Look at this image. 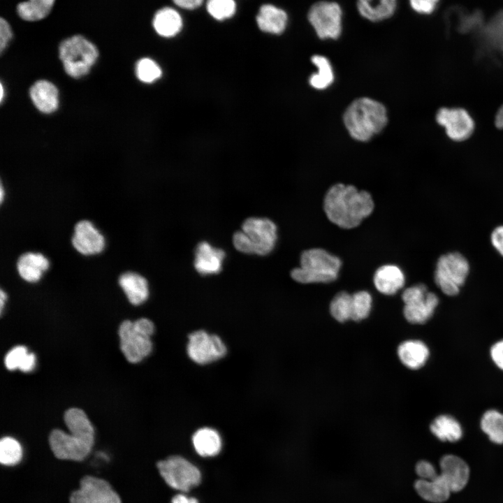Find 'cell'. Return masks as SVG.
I'll list each match as a JSON object with an SVG mask.
<instances>
[{"instance_id":"6da1fadb","label":"cell","mask_w":503,"mask_h":503,"mask_svg":"<svg viewBox=\"0 0 503 503\" xmlns=\"http://www.w3.org/2000/svg\"><path fill=\"white\" fill-rule=\"evenodd\" d=\"M371 194L353 185L338 183L326 193L323 210L328 219L343 229L358 226L374 211Z\"/></svg>"},{"instance_id":"7a4b0ae2","label":"cell","mask_w":503,"mask_h":503,"mask_svg":"<svg viewBox=\"0 0 503 503\" xmlns=\"http://www.w3.org/2000/svg\"><path fill=\"white\" fill-rule=\"evenodd\" d=\"M64 418L70 433L52 430L49 437L50 449L59 460L81 462L93 448L94 428L85 411L78 408L68 409Z\"/></svg>"},{"instance_id":"3957f363","label":"cell","mask_w":503,"mask_h":503,"mask_svg":"<svg viewBox=\"0 0 503 503\" xmlns=\"http://www.w3.org/2000/svg\"><path fill=\"white\" fill-rule=\"evenodd\" d=\"M441 472L430 480L418 479L414 483L417 493L426 501L440 503L446 501L451 492L463 489L469 477V468L461 458L445 455L440 459Z\"/></svg>"},{"instance_id":"277c9868","label":"cell","mask_w":503,"mask_h":503,"mask_svg":"<svg viewBox=\"0 0 503 503\" xmlns=\"http://www.w3.org/2000/svg\"><path fill=\"white\" fill-rule=\"evenodd\" d=\"M343 120L351 137L365 141L384 128L387 123L386 110L381 103L363 97L349 105Z\"/></svg>"},{"instance_id":"5b68a950","label":"cell","mask_w":503,"mask_h":503,"mask_svg":"<svg viewBox=\"0 0 503 503\" xmlns=\"http://www.w3.org/2000/svg\"><path fill=\"white\" fill-rule=\"evenodd\" d=\"M342 266L341 259L322 248H311L302 252L300 267L291 271L298 283H330L335 281Z\"/></svg>"},{"instance_id":"8992f818","label":"cell","mask_w":503,"mask_h":503,"mask_svg":"<svg viewBox=\"0 0 503 503\" xmlns=\"http://www.w3.org/2000/svg\"><path fill=\"white\" fill-rule=\"evenodd\" d=\"M156 467L167 487L178 493H189L203 481L200 468L180 455H170L159 460Z\"/></svg>"},{"instance_id":"52a82bcc","label":"cell","mask_w":503,"mask_h":503,"mask_svg":"<svg viewBox=\"0 0 503 503\" xmlns=\"http://www.w3.org/2000/svg\"><path fill=\"white\" fill-rule=\"evenodd\" d=\"M470 272L467 258L460 252H450L442 254L437 260L434 282L446 296H456L465 284Z\"/></svg>"},{"instance_id":"ba28073f","label":"cell","mask_w":503,"mask_h":503,"mask_svg":"<svg viewBox=\"0 0 503 503\" xmlns=\"http://www.w3.org/2000/svg\"><path fill=\"white\" fill-rule=\"evenodd\" d=\"M154 331V323L147 318L133 322L125 320L120 324L118 331L120 349L129 362L138 363L150 353Z\"/></svg>"},{"instance_id":"9c48e42d","label":"cell","mask_w":503,"mask_h":503,"mask_svg":"<svg viewBox=\"0 0 503 503\" xmlns=\"http://www.w3.org/2000/svg\"><path fill=\"white\" fill-rule=\"evenodd\" d=\"M59 56L66 73L79 78L89 73L99 57V51L83 36L74 35L60 43Z\"/></svg>"},{"instance_id":"30bf717a","label":"cell","mask_w":503,"mask_h":503,"mask_svg":"<svg viewBox=\"0 0 503 503\" xmlns=\"http://www.w3.org/2000/svg\"><path fill=\"white\" fill-rule=\"evenodd\" d=\"M403 315L411 324H424L433 316L439 303L437 295L419 283L406 288L401 296Z\"/></svg>"},{"instance_id":"8fae6325","label":"cell","mask_w":503,"mask_h":503,"mask_svg":"<svg viewBox=\"0 0 503 503\" xmlns=\"http://www.w3.org/2000/svg\"><path fill=\"white\" fill-rule=\"evenodd\" d=\"M68 503H123V500L105 478L86 474L78 481V487L68 496Z\"/></svg>"},{"instance_id":"7c38bea8","label":"cell","mask_w":503,"mask_h":503,"mask_svg":"<svg viewBox=\"0 0 503 503\" xmlns=\"http://www.w3.org/2000/svg\"><path fill=\"white\" fill-rule=\"evenodd\" d=\"M307 19L321 39H337L342 29V10L334 1H320L309 9Z\"/></svg>"},{"instance_id":"4fadbf2b","label":"cell","mask_w":503,"mask_h":503,"mask_svg":"<svg viewBox=\"0 0 503 503\" xmlns=\"http://www.w3.org/2000/svg\"><path fill=\"white\" fill-rule=\"evenodd\" d=\"M187 351L191 360L205 365L223 358L227 349L217 335L209 334L203 330L191 333L189 336Z\"/></svg>"},{"instance_id":"5bb4252c","label":"cell","mask_w":503,"mask_h":503,"mask_svg":"<svg viewBox=\"0 0 503 503\" xmlns=\"http://www.w3.org/2000/svg\"><path fill=\"white\" fill-rule=\"evenodd\" d=\"M438 124L444 128L449 138L455 142L468 140L475 130V122L462 108H439L435 117Z\"/></svg>"},{"instance_id":"9a60e30c","label":"cell","mask_w":503,"mask_h":503,"mask_svg":"<svg viewBox=\"0 0 503 503\" xmlns=\"http://www.w3.org/2000/svg\"><path fill=\"white\" fill-rule=\"evenodd\" d=\"M242 231L251 239L254 254L266 255L270 253L277 240V227L268 218L250 217L242 225Z\"/></svg>"},{"instance_id":"2e32d148","label":"cell","mask_w":503,"mask_h":503,"mask_svg":"<svg viewBox=\"0 0 503 503\" xmlns=\"http://www.w3.org/2000/svg\"><path fill=\"white\" fill-rule=\"evenodd\" d=\"M71 242L77 252L85 256L98 254L105 246L104 236L89 220H81L75 225Z\"/></svg>"},{"instance_id":"e0dca14e","label":"cell","mask_w":503,"mask_h":503,"mask_svg":"<svg viewBox=\"0 0 503 503\" xmlns=\"http://www.w3.org/2000/svg\"><path fill=\"white\" fill-rule=\"evenodd\" d=\"M405 276L396 265L385 264L378 268L373 275L376 289L386 296L395 294L405 284Z\"/></svg>"},{"instance_id":"ac0fdd59","label":"cell","mask_w":503,"mask_h":503,"mask_svg":"<svg viewBox=\"0 0 503 503\" xmlns=\"http://www.w3.org/2000/svg\"><path fill=\"white\" fill-rule=\"evenodd\" d=\"M225 252L207 242H200L196 249L194 267L201 275L217 274L222 268Z\"/></svg>"},{"instance_id":"d6986e66","label":"cell","mask_w":503,"mask_h":503,"mask_svg":"<svg viewBox=\"0 0 503 503\" xmlns=\"http://www.w3.org/2000/svg\"><path fill=\"white\" fill-rule=\"evenodd\" d=\"M50 266L48 259L39 252H26L17 259V269L24 281L34 283L39 281Z\"/></svg>"},{"instance_id":"ffe728a7","label":"cell","mask_w":503,"mask_h":503,"mask_svg":"<svg viewBox=\"0 0 503 503\" xmlns=\"http://www.w3.org/2000/svg\"><path fill=\"white\" fill-rule=\"evenodd\" d=\"M118 283L131 304L139 305L147 300L150 295L148 282L140 274L125 272L119 277Z\"/></svg>"},{"instance_id":"44dd1931","label":"cell","mask_w":503,"mask_h":503,"mask_svg":"<svg viewBox=\"0 0 503 503\" xmlns=\"http://www.w3.org/2000/svg\"><path fill=\"white\" fill-rule=\"evenodd\" d=\"M29 95L36 108L43 113H52L58 108V90L48 80L36 82L29 89Z\"/></svg>"},{"instance_id":"7402d4cb","label":"cell","mask_w":503,"mask_h":503,"mask_svg":"<svg viewBox=\"0 0 503 503\" xmlns=\"http://www.w3.org/2000/svg\"><path fill=\"white\" fill-rule=\"evenodd\" d=\"M397 353L401 363L407 368L418 370L426 363L430 350L421 340H408L399 344Z\"/></svg>"},{"instance_id":"603a6c76","label":"cell","mask_w":503,"mask_h":503,"mask_svg":"<svg viewBox=\"0 0 503 503\" xmlns=\"http://www.w3.org/2000/svg\"><path fill=\"white\" fill-rule=\"evenodd\" d=\"M196 453L203 458H212L219 454L222 449V439L214 429L205 427L197 430L191 438Z\"/></svg>"},{"instance_id":"cb8c5ba5","label":"cell","mask_w":503,"mask_h":503,"mask_svg":"<svg viewBox=\"0 0 503 503\" xmlns=\"http://www.w3.org/2000/svg\"><path fill=\"white\" fill-rule=\"evenodd\" d=\"M287 21L286 13L271 4L261 6L256 15V22L260 29L273 34H282L286 29Z\"/></svg>"},{"instance_id":"d4e9b609","label":"cell","mask_w":503,"mask_h":503,"mask_svg":"<svg viewBox=\"0 0 503 503\" xmlns=\"http://www.w3.org/2000/svg\"><path fill=\"white\" fill-rule=\"evenodd\" d=\"M359 14L371 22L386 20L395 13L397 0H357Z\"/></svg>"},{"instance_id":"484cf974","label":"cell","mask_w":503,"mask_h":503,"mask_svg":"<svg viewBox=\"0 0 503 503\" xmlns=\"http://www.w3.org/2000/svg\"><path fill=\"white\" fill-rule=\"evenodd\" d=\"M431 432L440 441L455 442L463 435L462 428L459 421L449 414L437 416L430 423Z\"/></svg>"},{"instance_id":"4316f807","label":"cell","mask_w":503,"mask_h":503,"mask_svg":"<svg viewBox=\"0 0 503 503\" xmlns=\"http://www.w3.org/2000/svg\"><path fill=\"white\" fill-rule=\"evenodd\" d=\"M152 24L156 32L163 37H173L182 27V20L175 9L170 7L161 8L155 13Z\"/></svg>"},{"instance_id":"83f0119b","label":"cell","mask_w":503,"mask_h":503,"mask_svg":"<svg viewBox=\"0 0 503 503\" xmlns=\"http://www.w3.org/2000/svg\"><path fill=\"white\" fill-rule=\"evenodd\" d=\"M55 0H27L17 6L20 18L28 22H36L46 17L50 13Z\"/></svg>"},{"instance_id":"f1b7e54d","label":"cell","mask_w":503,"mask_h":503,"mask_svg":"<svg viewBox=\"0 0 503 503\" xmlns=\"http://www.w3.org/2000/svg\"><path fill=\"white\" fill-rule=\"evenodd\" d=\"M480 426L489 439L495 444H503V413L489 409L481 418Z\"/></svg>"},{"instance_id":"f546056e","label":"cell","mask_w":503,"mask_h":503,"mask_svg":"<svg viewBox=\"0 0 503 503\" xmlns=\"http://www.w3.org/2000/svg\"><path fill=\"white\" fill-rule=\"evenodd\" d=\"M488 46L503 57V10L495 15L483 30Z\"/></svg>"},{"instance_id":"4dcf8cb0","label":"cell","mask_w":503,"mask_h":503,"mask_svg":"<svg viewBox=\"0 0 503 503\" xmlns=\"http://www.w3.org/2000/svg\"><path fill=\"white\" fill-rule=\"evenodd\" d=\"M312 63L317 67L316 73L309 78V84L315 89H323L328 87L333 81L334 75L329 60L322 55H314Z\"/></svg>"},{"instance_id":"1f68e13d","label":"cell","mask_w":503,"mask_h":503,"mask_svg":"<svg viewBox=\"0 0 503 503\" xmlns=\"http://www.w3.org/2000/svg\"><path fill=\"white\" fill-rule=\"evenodd\" d=\"M23 457L20 443L11 437H4L0 441V462L5 467L18 465Z\"/></svg>"},{"instance_id":"d6a6232c","label":"cell","mask_w":503,"mask_h":503,"mask_svg":"<svg viewBox=\"0 0 503 503\" xmlns=\"http://www.w3.org/2000/svg\"><path fill=\"white\" fill-rule=\"evenodd\" d=\"M329 311L332 317L340 323L351 320V294L347 291L337 293L330 302Z\"/></svg>"},{"instance_id":"836d02e7","label":"cell","mask_w":503,"mask_h":503,"mask_svg":"<svg viewBox=\"0 0 503 503\" xmlns=\"http://www.w3.org/2000/svg\"><path fill=\"white\" fill-rule=\"evenodd\" d=\"M372 297L367 291H358L351 294V320L360 321L366 319L372 309Z\"/></svg>"},{"instance_id":"e575fe53","label":"cell","mask_w":503,"mask_h":503,"mask_svg":"<svg viewBox=\"0 0 503 503\" xmlns=\"http://www.w3.org/2000/svg\"><path fill=\"white\" fill-rule=\"evenodd\" d=\"M136 74L138 80L145 83H152L162 75L160 66L150 58L140 59L136 66Z\"/></svg>"},{"instance_id":"d590c367","label":"cell","mask_w":503,"mask_h":503,"mask_svg":"<svg viewBox=\"0 0 503 503\" xmlns=\"http://www.w3.org/2000/svg\"><path fill=\"white\" fill-rule=\"evenodd\" d=\"M206 8L214 19L224 20L235 14L236 5L234 0H207Z\"/></svg>"},{"instance_id":"8d00e7d4","label":"cell","mask_w":503,"mask_h":503,"mask_svg":"<svg viewBox=\"0 0 503 503\" xmlns=\"http://www.w3.org/2000/svg\"><path fill=\"white\" fill-rule=\"evenodd\" d=\"M28 353L25 347H15L8 351L5 357L6 367L10 370L20 369Z\"/></svg>"},{"instance_id":"74e56055","label":"cell","mask_w":503,"mask_h":503,"mask_svg":"<svg viewBox=\"0 0 503 503\" xmlns=\"http://www.w3.org/2000/svg\"><path fill=\"white\" fill-rule=\"evenodd\" d=\"M235 248L245 254H254V247L250 238L242 231H237L233 236Z\"/></svg>"},{"instance_id":"f35d334b","label":"cell","mask_w":503,"mask_h":503,"mask_svg":"<svg viewBox=\"0 0 503 503\" xmlns=\"http://www.w3.org/2000/svg\"><path fill=\"white\" fill-rule=\"evenodd\" d=\"M411 8L416 13L430 15L433 13L439 0H409Z\"/></svg>"},{"instance_id":"ab89813d","label":"cell","mask_w":503,"mask_h":503,"mask_svg":"<svg viewBox=\"0 0 503 503\" xmlns=\"http://www.w3.org/2000/svg\"><path fill=\"white\" fill-rule=\"evenodd\" d=\"M415 470L419 478L423 480H430L437 473L433 465L427 460L418 462Z\"/></svg>"},{"instance_id":"60d3db41","label":"cell","mask_w":503,"mask_h":503,"mask_svg":"<svg viewBox=\"0 0 503 503\" xmlns=\"http://www.w3.org/2000/svg\"><path fill=\"white\" fill-rule=\"evenodd\" d=\"M13 37V32L9 23L6 20L0 19V51L2 52L8 45Z\"/></svg>"},{"instance_id":"b9f144b4","label":"cell","mask_w":503,"mask_h":503,"mask_svg":"<svg viewBox=\"0 0 503 503\" xmlns=\"http://www.w3.org/2000/svg\"><path fill=\"white\" fill-rule=\"evenodd\" d=\"M490 241L495 251L503 257V225L494 228L490 235Z\"/></svg>"},{"instance_id":"7bdbcfd3","label":"cell","mask_w":503,"mask_h":503,"mask_svg":"<svg viewBox=\"0 0 503 503\" xmlns=\"http://www.w3.org/2000/svg\"><path fill=\"white\" fill-rule=\"evenodd\" d=\"M490 355L494 364L499 369L503 370V339L492 345Z\"/></svg>"},{"instance_id":"ee69618b","label":"cell","mask_w":503,"mask_h":503,"mask_svg":"<svg viewBox=\"0 0 503 503\" xmlns=\"http://www.w3.org/2000/svg\"><path fill=\"white\" fill-rule=\"evenodd\" d=\"M170 503H201V502L196 496L177 493L171 497Z\"/></svg>"},{"instance_id":"f6af8a7d","label":"cell","mask_w":503,"mask_h":503,"mask_svg":"<svg viewBox=\"0 0 503 503\" xmlns=\"http://www.w3.org/2000/svg\"><path fill=\"white\" fill-rule=\"evenodd\" d=\"M203 0H173L179 7L185 9H195L199 7Z\"/></svg>"},{"instance_id":"bcb514c9","label":"cell","mask_w":503,"mask_h":503,"mask_svg":"<svg viewBox=\"0 0 503 503\" xmlns=\"http://www.w3.org/2000/svg\"><path fill=\"white\" fill-rule=\"evenodd\" d=\"M35 364H36L35 355L32 353H29L19 370H20L21 371H22L24 372H30L34 368Z\"/></svg>"},{"instance_id":"7dc6e473","label":"cell","mask_w":503,"mask_h":503,"mask_svg":"<svg viewBox=\"0 0 503 503\" xmlns=\"http://www.w3.org/2000/svg\"><path fill=\"white\" fill-rule=\"evenodd\" d=\"M494 122L497 129H503V104L498 108Z\"/></svg>"},{"instance_id":"c3c4849f","label":"cell","mask_w":503,"mask_h":503,"mask_svg":"<svg viewBox=\"0 0 503 503\" xmlns=\"http://www.w3.org/2000/svg\"><path fill=\"white\" fill-rule=\"evenodd\" d=\"M7 299V294L6 292L3 290H0V309H1V314L3 312V309L4 307L5 302H6Z\"/></svg>"},{"instance_id":"681fc988","label":"cell","mask_w":503,"mask_h":503,"mask_svg":"<svg viewBox=\"0 0 503 503\" xmlns=\"http://www.w3.org/2000/svg\"><path fill=\"white\" fill-rule=\"evenodd\" d=\"M3 197H4V190H3V184H2V183H1V189H0V199H1V203L3 202Z\"/></svg>"},{"instance_id":"f907efd6","label":"cell","mask_w":503,"mask_h":503,"mask_svg":"<svg viewBox=\"0 0 503 503\" xmlns=\"http://www.w3.org/2000/svg\"><path fill=\"white\" fill-rule=\"evenodd\" d=\"M3 87L2 83H1V101H3Z\"/></svg>"}]
</instances>
